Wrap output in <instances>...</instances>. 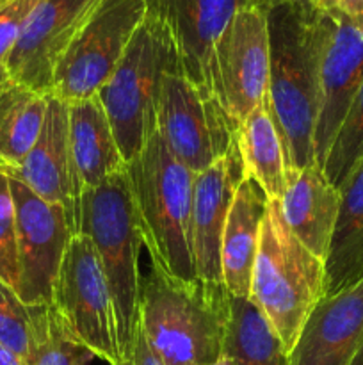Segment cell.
I'll return each instance as SVG.
<instances>
[{
  "label": "cell",
  "instance_id": "9",
  "mask_svg": "<svg viewBox=\"0 0 363 365\" xmlns=\"http://www.w3.org/2000/svg\"><path fill=\"white\" fill-rule=\"evenodd\" d=\"M52 305L71 335L96 359L121 365L112 296L98 252L85 234H75L68 245Z\"/></svg>",
  "mask_w": 363,
  "mask_h": 365
},
{
  "label": "cell",
  "instance_id": "10",
  "mask_svg": "<svg viewBox=\"0 0 363 365\" xmlns=\"http://www.w3.org/2000/svg\"><path fill=\"white\" fill-rule=\"evenodd\" d=\"M267 7L244 2L214 52L212 89L235 125L262 103L269 89Z\"/></svg>",
  "mask_w": 363,
  "mask_h": 365
},
{
  "label": "cell",
  "instance_id": "34",
  "mask_svg": "<svg viewBox=\"0 0 363 365\" xmlns=\"http://www.w3.org/2000/svg\"><path fill=\"white\" fill-rule=\"evenodd\" d=\"M349 365H363V346H362V348H359V351L356 353V356H354V359H352V362L349 364Z\"/></svg>",
  "mask_w": 363,
  "mask_h": 365
},
{
  "label": "cell",
  "instance_id": "4",
  "mask_svg": "<svg viewBox=\"0 0 363 365\" xmlns=\"http://www.w3.org/2000/svg\"><path fill=\"white\" fill-rule=\"evenodd\" d=\"M78 234L91 239L102 260L116 314L121 365H130L141 323L139 252L144 245L127 170L82 191Z\"/></svg>",
  "mask_w": 363,
  "mask_h": 365
},
{
  "label": "cell",
  "instance_id": "15",
  "mask_svg": "<svg viewBox=\"0 0 363 365\" xmlns=\"http://www.w3.org/2000/svg\"><path fill=\"white\" fill-rule=\"evenodd\" d=\"M6 175L20 180L45 202L63 207L71 230L78 234L82 185L71 155L70 110L66 102L48 96L45 123L38 141L23 163Z\"/></svg>",
  "mask_w": 363,
  "mask_h": 365
},
{
  "label": "cell",
  "instance_id": "19",
  "mask_svg": "<svg viewBox=\"0 0 363 365\" xmlns=\"http://www.w3.org/2000/svg\"><path fill=\"white\" fill-rule=\"evenodd\" d=\"M269 198L251 177L235 191L221 239V277L228 294L249 299L251 273L258 250L260 225Z\"/></svg>",
  "mask_w": 363,
  "mask_h": 365
},
{
  "label": "cell",
  "instance_id": "2",
  "mask_svg": "<svg viewBox=\"0 0 363 365\" xmlns=\"http://www.w3.org/2000/svg\"><path fill=\"white\" fill-rule=\"evenodd\" d=\"M230 294L223 284L178 280L152 266L139 319L164 365H212L223 356Z\"/></svg>",
  "mask_w": 363,
  "mask_h": 365
},
{
  "label": "cell",
  "instance_id": "6",
  "mask_svg": "<svg viewBox=\"0 0 363 365\" xmlns=\"http://www.w3.org/2000/svg\"><path fill=\"white\" fill-rule=\"evenodd\" d=\"M180 70L169 32L146 11L123 59L96 98L112 127L125 163H130L155 130L157 98L164 73Z\"/></svg>",
  "mask_w": 363,
  "mask_h": 365
},
{
  "label": "cell",
  "instance_id": "31",
  "mask_svg": "<svg viewBox=\"0 0 363 365\" xmlns=\"http://www.w3.org/2000/svg\"><path fill=\"white\" fill-rule=\"evenodd\" d=\"M130 365H164L160 356L157 355L155 349L146 339L144 331H142L141 323H139L137 334H135L134 351H132V364Z\"/></svg>",
  "mask_w": 363,
  "mask_h": 365
},
{
  "label": "cell",
  "instance_id": "14",
  "mask_svg": "<svg viewBox=\"0 0 363 365\" xmlns=\"http://www.w3.org/2000/svg\"><path fill=\"white\" fill-rule=\"evenodd\" d=\"M246 0H146V11L169 32L180 71L214 95V52ZM216 96V95H214Z\"/></svg>",
  "mask_w": 363,
  "mask_h": 365
},
{
  "label": "cell",
  "instance_id": "29",
  "mask_svg": "<svg viewBox=\"0 0 363 365\" xmlns=\"http://www.w3.org/2000/svg\"><path fill=\"white\" fill-rule=\"evenodd\" d=\"M39 0H11L0 7V70H6L9 53Z\"/></svg>",
  "mask_w": 363,
  "mask_h": 365
},
{
  "label": "cell",
  "instance_id": "5",
  "mask_svg": "<svg viewBox=\"0 0 363 365\" xmlns=\"http://www.w3.org/2000/svg\"><path fill=\"white\" fill-rule=\"evenodd\" d=\"M324 260L292 234L280 202L269 200L260 225L249 302L273 324L287 355L306 317L324 296Z\"/></svg>",
  "mask_w": 363,
  "mask_h": 365
},
{
  "label": "cell",
  "instance_id": "35",
  "mask_svg": "<svg viewBox=\"0 0 363 365\" xmlns=\"http://www.w3.org/2000/svg\"><path fill=\"white\" fill-rule=\"evenodd\" d=\"M287 2L298 4V6H302V7H312L315 0H287Z\"/></svg>",
  "mask_w": 363,
  "mask_h": 365
},
{
  "label": "cell",
  "instance_id": "27",
  "mask_svg": "<svg viewBox=\"0 0 363 365\" xmlns=\"http://www.w3.org/2000/svg\"><path fill=\"white\" fill-rule=\"evenodd\" d=\"M34 330V307L25 305L13 287L0 278V344L27 359Z\"/></svg>",
  "mask_w": 363,
  "mask_h": 365
},
{
  "label": "cell",
  "instance_id": "8",
  "mask_svg": "<svg viewBox=\"0 0 363 365\" xmlns=\"http://www.w3.org/2000/svg\"><path fill=\"white\" fill-rule=\"evenodd\" d=\"M155 128L169 152L196 175L226 155L237 135V125L217 96L180 70L167 71L160 81Z\"/></svg>",
  "mask_w": 363,
  "mask_h": 365
},
{
  "label": "cell",
  "instance_id": "28",
  "mask_svg": "<svg viewBox=\"0 0 363 365\" xmlns=\"http://www.w3.org/2000/svg\"><path fill=\"white\" fill-rule=\"evenodd\" d=\"M0 278L18 289L16 209L11 192L9 175L0 170Z\"/></svg>",
  "mask_w": 363,
  "mask_h": 365
},
{
  "label": "cell",
  "instance_id": "16",
  "mask_svg": "<svg viewBox=\"0 0 363 365\" xmlns=\"http://www.w3.org/2000/svg\"><path fill=\"white\" fill-rule=\"evenodd\" d=\"M246 177L237 139L226 155L194 178L191 212V250L196 277L209 284H223L221 239L235 191Z\"/></svg>",
  "mask_w": 363,
  "mask_h": 365
},
{
  "label": "cell",
  "instance_id": "24",
  "mask_svg": "<svg viewBox=\"0 0 363 365\" xmlns=\"http://www.w3.org/2000/svg\"><path fill=\"white\" fill-rule=\"evenodd\" d=\"M223 359L228 365H288V355L267 317L249 299L230 296Z\"/></svg>",
  "mask_w": 363,
  "mask_h": 365
},
{
  "label": "cell",
  "instance_id": "23",
  "mask_svg": "<svg viewBox=\"0 0 363 365\" xmlns=\"http://www.w3.org/2000/svg\"><path fill=\"white\" fill-rule=\"evenodd\" d=\"M48 96L20 84L0 93V170H16L41 134Z\"/></svg>",
  "mask_w": 363,
  "mask_h": 365
},
{
  "label": "cell",
  "instance_id": "20",
  "mask_svg": "<svg viewBox=\"0 0 363 365\" xmlns=\"http://www.w3.org/2000/svg\"><path fill=\"white\" fill-rule=\"evenodd\" d=\"M70 145L82 191L127 170L112 127L96 96L68 103Z\"/></svg>",
  "mask_w": 363,
  "mask_h": 365
},
{
  "label": "cell",
  "instance_id": "17",
  "mask_svg": "<svg viewBox=\"0 0 363 365\" xmlns=\"http://www.w3.org/2000/svg\"><path fill=\"white\" fill-rule=\"evenodd\" d=\"M362 346L363 278L320 298L288 353V365H349Z\"/></svg>",
  "mask_w": 363,
  "mask_h": 365
},
{
  "label": "cell",
  "instance_id": "18",
  "mask_svg": "<svg viewBox=\"0 0 363 365\" xmlns=\"http://www.w3.org/2000/svg\"><path fill=\"white\" fill-rule=\"evenodd\" d=\"M280 210L292 234L319 259H326L335 221L340 209V191L327 180L319 164L287 171V185Z\"/></svg>",
  "mask_w": 363,
  "mask_h": 365
},
{
  "label": "cell",
  "instance_id": "3",
  "mask_svg": "<svg viewBox=\"0 0 363 365\" xmlns=\"http://www.w3.org/2000/svg\"><path fill=\"white\" fill-rule=\"evenodd\" d=\"M127 177L152 266L178 280H196L191 250L196 173L169 152L155 128L127 164Z\"/></svg>",
  "mask_w": 363,
  "mask_h": 365
},
{
  "label": "cell",
  "instance_id": "21",
  "mask_svg": "<svg viewBox=\"0 0 363 365\" xmlns=\"http://www.w3.org/2000/svg\"><path fill=\"white\" fill-rule=\"evenodd\" d=\"M338 191L340 209L324 259V296L363 278V159Z\"/></svg>",
  "mask_w": 363,
  "mask_h": 365
},
{
  "label": "cell",
  "instance_id": "26",
  "mask_svg": "<svg viewBox=\"0 0 363 365\" xmlns=\"http://www.w3.org/2000/svg\"><path fill=\"white\" fill-rule=\"evenodd\" d=\"M363 159V82L352 98L340 128L335 134L322 171L337 189L342 187L359 160Z\"/></svg>",
  "mask_w": 363,
  "mask_h": 365
},
{
  "label": "cell",
  "instance_id": "1",
  "mask_svg": "<svg viewBox=\"0 0 363 365\" xmlns=\"http://www.w3.org/2000/svg\"><path fill=\"white\" fill-rule=\"evenodd\" d=\"M270 68L267 103L287 148L288 170L315 163L320 25L315 7H267Z\"/></svg>",
  "mask_w": 363,
  "mask_h": 365
},
{
  "label": "cell",
  "instance_id": "37",
  "mask_svg": "<svg viewBox=\"0 0 363 365\" xmlns=\"http://www.w3.org/2000/svg\"><path fill=\"white\" fill-rule=\"evenodd\" d=\"M7 2H11V0H0V7H2L4 4H7Z\"/></svg>",
  "mask_w": 363,
  "mask_h": 365
},
{
  "label": "cell",
  "instance_id": "36",
  "mask_svg": "<svg viewBox=\"0 0 363 365\" xmlns=\"http://www.w3.org/2000/svg\"><path fill=\"white\" fill-rule=\"evenodd\" d=\"M212 365H228V364H226V360H224V359H223V356H221V359H219V360H217V362H216V364H212Z\"/></svg>",
  "mask_w": 363,
  "mask_h": 365
},
{
  "label": "cell",
  "instance_id": "32",
  "mask_svg": "<svg viewBox=\"0 0 363 365\" xmlns=\"http://www.w3.org/2000/svg\"><path fill=\"white\" fill-rule=\"evenodd\" d=\"M0 365H25V360L9 348L0 344Z\"/></svg>",
  "mask_w": 363,
  "mask_h": 365
},
{
  "label": "cell",
  "instance_id": "13",
  "mask_svg": "<svg viewBox=\"0 0 363 365\" xmlns=\"http://www.w3.org/2000/svg\"><path fill=\"white\" fill-rule=\"evenodd\" d=\"M100 4L102 0H39L7 57L11 81L50 95L60 56Z\"/></svg>",
  "mask_w": 363,
  "mask_h": 365
},
{
  "label": "cell",
  "instance_id": "7",
  "mask_svg": "<svg viewBox=\"0 0 363 365\" xmlns=\"http://www.w3.org/2000/svg\"><path fill=\"white\" fill-rule=\"evenodd\" d=\"M146 16V0H102L60 56L50 95L80 102L98 95Z\"/></svg>",
  "mask_w": 363,
  "mask_h": 365
},
{
  "label": "cell",
  "instance_id": "11",
  "mask_svg": "<svg viewBox=\"0 0 363 365\" xmlns=\"http://www.w3.org/2000/svg\"><path fill=\"white\" fill-rule=\"evenodd\" d=\"M16 209L18 289L25 305H50L64 253L73 237L60 205L45 202L16 178L9 177Z\"/></svg>",
  "mask_w": 363,
  "mask_h": 365
},
{
  "label": "cell",
  "instance_id": "22",
  "mask_svg": "<svg viewBox=\"0 0 363 365\" xmlns=\"http://www.w3.org/2000/svg\"><path fill=\"white\" fill-rule=\"evenodd\" d=\"M237 146L246 177H251L269 200H280L287 185L288 159L283 138L267 98L237 128Z\"/></svg>",
  "mask_w": 363,
  "mask_h": 365
},
{
  "label": "cell",
  "instance_id": "25",
  "mask_svg": "<svg viewBox=\"0 0 363 365\" xmlns=\"http://www.w3.org/2000/svg\"><path fill=\"white\" fill-rule=\"evenodd\" d=\"M96 359L68 330L56 307H34L32 344L25 365H88Z\"/></svg>",
  "mask_w": 363,
  "mask_h": 365
},
{
  "label": "cell",
  "instance_id": "30",
  "mask_svg": "<svg viewBox=\"0 0 363 365\" xmlns=\"http://www.w3.org/2000/svg\"><path fill=\"white\" fill-rule=\"evenodd\" d=\"M312 7L338 14L363 29V0H315Z\"/></svg>",
  "mask_w": 363,
  "mask_h": 365
},
{
  "label": "cell",
  "instance_id": "33",
  "mask_svg": "<svg viewBox=\"0 0 363 365\" xmlns=\"http://www.w3.org/2000/svg\"><path fill=\"white\" fill-rule=\"evenodd\" d=\"M246 2H255V4H262V6H265V7H270V6H274V4L285 2V0H246Z\"/></svg>",
  "mask_w": 363,
  "mask_h": 365
},
{
  "label": "cell",
  "instance_id": "12",
  "mask_svg": "<svg viewBox=\"0 0 363 365\" xmlns=\"http://www.w3.org/2000/svg\"><path fill=\"white\" fill-rule=\"evenodd\" d=\"M320 25L319 114L315 125V163L322 166L335 134L363 82V29L317 9Z\"/></svg>",
  "mask_w": 363,
  "mask_h": 365
}]
</instances>
